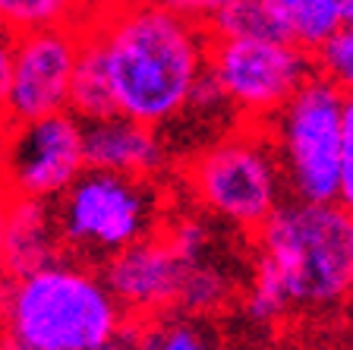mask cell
Listing matches in <instances>:
<instances>
[{"label":"cell","instance_id":"obj_11","mask_svg":"<svg viewBox=\"0 0 353 350\" xmlns=\"http://www.w3.org/2000/svg\"><path fill=\"white\" fill-rule=\"evenodd\" d=\"M161 126L142 124L136 117L110 114L104 120L85 124V161L88 168L117 171L132 177H158L170 168Z\"/></svg>","mask_w":353,"mask_h":350},{"label":"cell","instance_id":"obj_22","mask_svg":"<svg viewBox=\"0 0 353 350\" xmlns=\"http://www.w3.org/2000/svg\"><path fill=\"white\" fill-rule=\"evenodd\" d=\"M7 208H10V196L0 190V297L7 293L10 281H13V265H10V249H7Z\"/></svg>","mask_w":353,"mask_h":350},{"label":"cell","instance_id":"obj_15","mask_svg":"<svg viewBox=\"0 0 353 350\" xmlns=\"http://www.w3.org/2000/svg\"><path fill=\"white\" fill-rule=\"evenodd\" d=\"M344 3L347 0H268L281 38L309 54L344 26Z\"/></svg>","mask_w":353,"mask_h":350},{"label":"cell","instance_id":"obj_7","mask_svg":"<svg viewBox=\"0 0 353 350\" xmlns=\"http://www.w3.org/2000/svg\"><path fill=\"white\" fill-rule=\"evenodd\" d=\"M208 76L236 120L268 124L316 76V60L300 44L265 35H212Z\"/></svg>","mask_w":353,"mask_h":350},{"label":"cell","instance_id":"obj_21","mask_svg":"<svg viewBox=\"0 0 353 350\" xmlns=\"http://www.w3.org/2000/svg\"><path fill=\"white\" fill-rule=\"evenodd\" d=\"M10 82H13V35H0V126L10 120Z\"/></svg>","mask_w":353,"mask_h":350},{"label":"cell","instance_id":"obj_14","mask_svg":"<svg viewBox=\"0 0 353 350\" xmlns=\"http://www.w3.org/2000/svg\"><path fill=\"white\" fill-rule=\"evenodd\" d=\"M221 335L214 319L192 315L183 309H164L148 319H132L130 347H152V350H205L218 347Z\"/></svg>","mask_w":353,"mask_h":350},{"label":"cell","instance_id":"obj_13","mask_svg":"<svg viewBox=\"0 0 353 350\" xmlns=\"http://www.w3.org/2000/svg\"><path fill=\"white\" fill-rule=\"evenodd\" d=\"M70 110L82 124L120 114L108 60H104V48L92 29H82V48L73 73V92H70Z\"/></svg>","mask_w":353,"mask_h":350},{"label":"cell","instance_id":"obj_19","mask_svg":"<svg viewBox=\"0 0 353 350\" xmlns=\"http://www.w3.org/2000/svg\"><path fill=\"white\" fill-rule=\"evenodd\" d=\"M312 60H316V73L325 76L328 82L347 92H353V29L350 26H341L334 35H328L316 51H312Z\"/></svg>","mask_w":353,"mask_h":350},{"label":"cell","instance_id":"obj_4","mask_svg":"<svg viewBox=\"0 0 353 350\" xmlns=\"http://www.w3.org/2000/svg\"><path fill=\"white\" fill-rule=\"evenodd\" d=\"M63 253L104 265L114 253L145 240L170 218V196L158 177L85 168L54 199Z\"/></svg>","mask_w":353,"mask_h":350},{"label":"cell","instance_id":"obj_12","mask_svg":"<svg viewBox=\"0 0 353 350\" xmlns=\"http://www.w3.org/2000/svg\"><path fill=\"white\" fill-rule=\"evenodd\" d=\"M7 249H10L13 278L26 275V271H35L41 265L60 259V255H66L63 240H60L57 215H54V202H48V199L10 196Z\"/></svg>","mask_w":353,"mask_h":350},{"label":"cell","instance_id":"obj_1","mask_svg":"<svg viewBox=\"0 0 353 350\" xmlns=\"http://www.w3.org/2000/svg\"><path fill=\"white\" fill-rule=\"evenodd\" d=\"M98 35L120 114L164 126L183 117L208 70L205 22L168 0H114L85 26Z\"/></svg>","mask_w":353,"mask_h":350},{"label":"cell","instance_id":"obj_20","mask_svg":"<svg viewBox=\"0 0 353 350\" xmlns=\"http://www.w3.org/2000/svg\"><path fill=\"white\" fill-rule=\"evenodd\" d=\"M338 202L353 208V92L344 101V148H341V190Z\"/></svg>","mask_w":353,"mask_h":350},{"label":"cell","instance_id":"obj_10","mask_svg":"<svg viewBox=\"0 0 353 350\" xmlns=\"http://www.w3.org/2000/svg\"><path fill=\"white\" fill-rule=\"evenodd\" d=\"M186 265L190 262L176 253L161 227L145 240L114 253L101 265V275L132 319H148L176 307Z\"/></svg>","mask_w":353,"mask_h":350},{"label":"cell","instance_id":"obj_2","mask_svg":"<svg viewBox=\"0 0 353 350\" xmlns=\"http://www.w3.org/2000/svg\"><path fill=\"white\" fill-rule=\"evenodd\" d=\"M132 315L101 275V265L60 255L16 275L0 297V347L108 350L126 347Z\"/></svg>","mask_w":353,"mask_h":350},{"label":"cell","instance_id":"obj_3","mask_svg":"<svg viewBox=\"0 0 353 350\" xmlns=\"http://www.w3.org/2000/svg\"><path fill=\"white\" fill-rule=\"evenodd\" d=\"M252 249L274 265L294 315H328L353 303V208L290 199L252 233Z\"/></svg>","mask_w":353,"mask_h":350},{"label":"cell","instance_id":"obj_8","mask_svg":"<svg viewBox=\"0 0 353 350\" xmlns=\"http://www.w3.org/2000/svg\"><path fill=\"white\" fill-rule=\"evenodd\" d=\"M85 168V124L73 110L3 126L0 190L7 196L54 202Z\"/></svg>","mask_w":353,"mask_h":350},{"label":"cell","instance_id":"obj_25","mask_svg":"<svg viewBox=\"0 0 353 350\" xmlns=\"http://www.w3.org/2000/svg\"><path fill=\"white\" fill-rule=\"evenodd\" d=\"M0 35H3V22H0Z\"/></svg>","mask_w":353,"mask_h":350},{"label":"cell","instance_id":"obj_5","mask_svg":"<svg viewBox=\"0 0 353 350\" xmlns=\"http://www.w3.org/2000/svg\"><path fill=\"white\" fill-rule=\"evenodd\" d=\"M183 186L196 208L250 237L290 196L268 124L246 120L192 155Z\"/></svg>","mask_w":353,"mask_h":350},{"label":"cell","instance_id":"obj_23","mask_svg":"<svg viewBox=\"0 0 353 350\" xmlns=\"http://www.w3.org/2000/svg\"><path fill=\"white\" fill-rule=\"evenodd\" d=\"M168 3L176 10H183V13L192 16V19L208 22L214 13H221V10L228 7V3H234V0H168Z\"/></svg>","mask_w":353,"mask_h":350},{"label":"cell","instance_id":"obj_16","mask_svg":"<svg viewBox=\"0 0 353 350\" xmlns=\"http://www.w3.org/2000/svg\"><path fill=\"white\" fill-rule=\"evenodd\" d=\"M101 0H0V22L7 35L54 26L85 29L101 13Z\"/></svg>","mask_w":353,"mask_h":350},{"label":"cell","instance_id":"obj_18","mask_svg":"<svg viewBox=\"0 0 353 350\" xmlns=\"http://www.w3.org/2000/svg\"><path fill=\"white\" fill-rule=\"evenodd\" d=\"M243 313L259 329H278L284 319L294 315L290 297L281 284L274 265L265 255H252L250 278H246V293H243Z\"/></svg>","mask_w":353,"mask_h":350},{"label":"cell","instance_id":"obj_17","mask_svg":"<svg viewBox=\"0 0 353 350\" xmlns=\"http://www.w3.org/2000/svg\"><path fill=\"white\" fill-rule=\"evenodd\" d=\"M236 297H240L236 278L224 265L214 262L212 255H205V259H196V262L186 265L176 309L192 315H205V319H218L221 313H228L234 307Z\"/></svg>","mask_w":353,"mask_h":350},{"label":"cell","instance_id":"obj_9","mask_svg":"<svg viewBox=\"0 0 353 350\" xmlns=\"http://www.w3.org/2000/svg\"><path fill=\"white\" fill-rule=\"evenodd\" d=\"M79 48L82 29H73V26L13 35V82H10L7 124L70 110Z\"/></svg>","mask_w":353,"mask_h":350},{"label":"cell","instance_id":"obj_6","mask_svg":"<svg viewBox=\"0 0 353 350\" xmlns=\"http://www.w3.org/2000/svg\"><path fill=\"white\" fill-rule=\"evenodd\" d=\"M344 101L347 92L316 73L268 120L290 199H306V202L338 199Z\"/></svg>","mask_w":353,"mask_h":350},{"label":"cell","instance_id":"obj_24","mask_svg":"<svg viewBox=\"0 0 353 350\" xmlns=\"http://www.w3.org/2000/svg\"><path fill=\"white\" fill-rule=\"evenodd\" d=\"M344 26H350L353 29V0H347L344 3Z\"/></svg>","mask_w":353,"mask_h":350},{"label":"cell","instance_id":"obj_26","mask_svg":"<svg viewBox=\"0 0 353 350\" xmlns=\"http://www.w3.org/2000/svg\"><path fill=\"white\" fill-rule=\"evenodd\" d=\"M0 136H3V126H0Z\"/></svg>","mask_w":353,"mask_h":350}]
</instances>
